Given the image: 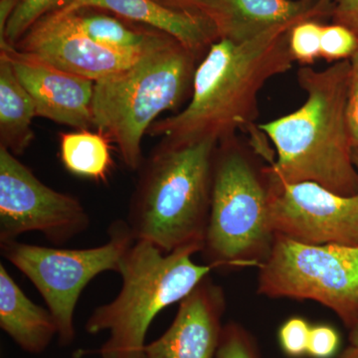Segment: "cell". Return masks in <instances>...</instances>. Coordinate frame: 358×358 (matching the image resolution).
I'll return each instance as SVG.
<instances>
[{"instance_id":"obj_10","label":"cell","mask_w":358,"mask_h":358,"mask_svg":"<svg viewBox=\"0 0 358 358\" xmlns=\"http://www.w3.org/2000/svg\"><path fill=\"white\" fill-rule=\"evenodd\" d=\"M268 218L275 236L303 244L358 246V193L343 196L312 181L268 179Z\"/></svg>"},{"instance_id":"obj_14","label":"cell","mask_w":358,"mask_h":358,"mask_svg":"<svg viewBox=\"0 0 358 358\" xmlns=\"http://www.w3.org/2000/svg\"><path fill=\"white\" fill-rule=\"evenodd\" d=\"M85 8L105 9L150 26L176 40L199 57L205 55L219 39L217 28L208 16L169 8L155 0H74L58 13H74Z\"/></svg>"},{"instance_id":"obj_27","label":"cell","mask_w":358,"mask_h":358,"mask_svg":"<svg viewBox=\"0 0 358 358\" xmlns=\"http://www.w3.org/2000/svg\"><path fill=\"white\" fill-rule=\"evenodd\" d=\"M333 15L336 23L350 28L358 35V0H336Z\"/></svg>"},{"instance_id":"obj_17","label":"cell","mask_w":358,"mask_h":358,"mask_svg":"<svg viewBox=\"0 0 358 358\" xmlns=\"http://www.w3.org/2000/svg\"><path fill=\"white\" fill-rule=\"evenodd\" d=\"M36 115L31 96L0 54V145L16 157L22 155L34 138L31 124Z\"/></svg>"},{"instance_id":"obj_2","label":"cell","mask_w":358,"mask_h":358,"mask_svg":"<svg viewBox=\"0 0 358 358\" xmlns=\"http://www.w3.org/2000/svg\"><path fill=\"white\" fill-rule=\"evenodd\" d=\"M350 78V60L324 70L303 66L298 71L305 103L293 113L259 124L277 155L264 167L268 179L312 181L343 196L357 194L358 171L346 115Z\"/></svg>"},{"instance_id":"obj_24","label":"cell","mask_w":358,"mask_h":358,"mask_svg":"<svg viewBox=\"0 0 358 358\" xmlns=\"http://www.w3.org/2000/svg\"><path fill=\"white\" fill-rule=\"evenodd\" d=\"M312 327L300 317H291L282 324L279 331L280 345L282 352L292 358L308 355V338Z\"/></svg>"},{"instance_id":"obj_9","label":"cell","mask_w":358,"mask_h":358,"mask_svg":"<svg viewBox=\"0 0 358 358\" xmlns=\"http://www.w3.org/2000/svg\"><path fill=\"white\" fill-rule=\"evenodd\" d=\"M91 219L77 197L42 182L0 145V242L38 232L60 246L88 229Z\"/></svg>"},{"instance_id":"obj_13","label":"cell","mask_w":358,"mask_h":358,"mask_svg":"<svg viewBox=\"0 0 358 358\" xmlns=\"http://www.w3.org/2000/svg\"><path fill=\"white\" fill-rule=\"evenodd\" d=\"M225 310L223 289L207 275L180 301L166 333L147 343L143 358H215Z\"/></svg>"},{"instance_id":"obj_19","label":"cell","mask_w":358,"mask_h":358,"mask_svg":"<svg viewBox=\"0 0 358 358\" xmlns=\"http://www.w3.org/2000/svg\"><path fill=\"white\" fill-rule=\"evenodd\" d=\"M80 31L90 39L112 50L122 53L143 55L145 52L162 43L169 35L162 32H143L131 29L128 26L108 15H84L69 13Z\"/></svg>"},{"instance_id":"obj_18","label":"cell","mask_w":358,"mask_h":358,"mask_svg":"<svg viewBox=\"0 0 358 358\" xmlns=\"http://www.w3.org/2000/svg\"><path fill=\"white\" fill-rule=\"evenodd\" d=\"M110 141L105 134L79 129L60 134V157L63 166L74 176L106 183L114 162Z\"/></svg>"},{"instance_id":"obj_4","label":"cell","mask_w":358,"mask_h":358,"mask_svg":"<svg viewBox=\"0 0 358 358\" xmlns=\"http://www.w3.org/2000/svg\"><path fill=\"white\" fill-rule=\"evenodd\" d=\"M199 58L167 37L128 69L95 82V128L115 143L129 171L143 164V138L157 117L192 95Z\"/></svg>"},{"instance_id":"obj_3","label":"cell","mask_w":358,"mask_h":358,"mask_svg":"<svg viewBox=\"0 0 358 358\" xmlns=\"http://www.w3.org/2000/svg\"><path fill=\"white\" fill-rule=\"evenodd\" d=\"M217 145L211 140L182 145L159 143L143 160L127 220L134 239L166 253L202 251Z\"/></svg>"},{"instance_id":"obj_25","label":"cell","mask_w":358,"mask_h":358,"mask_svg":"<svg viewBox=\"0 0 358 358\" xmlns=\"http://www.w3.org/2000/svg\"><path fill=\"white\" fill-rule=\"evenodd\" d=\"M338 333L333 327L319 324L310 329L308 355L312 358H331L338 352Z\"/></svg>"},{"instance_id":"obj_15","label":"cell","mask_w":358,"mask_h":358,"mask_svg":"<svg viewBox=\"0 0 358 358\" xmlns=\"http://www.w3.org/2000/svg\"><path fill=\"white\" fill-rule=\"evenodd\" d=\"M327 6L322 0H212L207 16L219 38L244 42L279 26L312 20Z\"/></svg>"},{"instance_id":"obj_26","label":"cell","mask_w":358,"mask_h":358,"mask_svg":"<svg viewBox=\"0 0 358 358\" xmlns=\"http://www.w3.org/2000/svg\"><path fill=\"white\" fill-rule=\"evenodd\" d=\"M350 60V78L346 115H348L353 147L358 150V51Z\"/></svg>"},{"instance_id":"obj_16","label":"cell","mask_w":358,"mask_h":358,"mask_svg":"<svg viewBox=\"0 0 358 358\" xmlns=\"http://www.w3.org/2000/svg\"><path fill=\"white\" fill-rule=\"evenodd\" d=\"M0 329L23 352L40 355L58 336L55 317L33 303L0 264Z\"/></svg>"},{"instance_id":"obj_12","label":"cell","mask_w":358,"mask_h":358,"mask_svg":"<svg viewBox=\"0 0 358 358\" xmlns=\"http://www.w3.org/2000/svg\"><path fill=\"white\" fill-rule=\"evenodd\" d=\"M0 54L8 59L31 96L37 117L78 129L95 128L92 109L95 82L59 70L7 43L0 44Z\"/></svg>"},{"instance_id":"obj_8","label":"cell","mask_w":358,"mask_h":358,"mask_svg":"<svg viewBox=\"0 0 358 358\" xmlns=\"http://www.w3.org/2000/svg\"><path fill=\"white\" fill-rule=\"evenodd\" d=\"M258 293L317 301L352 329L358 324V246L275 236L270 257L259 267Z\"/></svg>"},{"instance_id":"obj_11","label":"cell","mask_w":358,"mask_h":358,"mask_svg":"<svg viewBox=\"0 0 358 358\" xmlns=\"http://www.w3.org/2000/svg\"><path fill=\"white\" fill-rule=\"evenodd\" d=\"M14 47L59 70L94 82L128 69L143 55L103 47L80 31L69 14L58 13L35 23Z\"/></svg>"},{"instance_id":"obj_21","label":"cell","mask_w":358,"mask_h":358,"mask_svg":"<svg viewBox=\"0 0 358 358\" xmlns=\"http://www.w3.org/2000/svg\"><path fill=\"white\" fill-rule=\"evenodd\" d=\"M324 26L313 20H301L289 33V48L294 61L312 65L320 58V40Z\"/></svg>"},{"instance_id":"obj_31","label":"cell","mask_w":358,"mask_h":358,"mask_svg":"<svg viewBox=\"0 0 358 358\" xmlns=\"http://www.w3.org/2000/svg\"><path fill=\"white\" fill-rule=\"evenodd\" d=\"M324 1L327 2V3H329V2H331V0H324Z\"/></svg>"},{"instance_id":"obj_22","label":"cell","mask_w":358,"mask_h":358,"mask_svg":"<svg viewBox=\"0 0 358 358\" xmlns=\"http://www.w3.org/2000/svg\"><path fill=\"white\" fill-rule=\"evenodd\" d=\"M358 51V35L345 25L324 26L320 40V57L327 62L350 60Z\"/></svg>"},{"instance_id":"obj_1","label":"cell","mask_w":358,"mask_h":358,"mask_svg":"<svg viewBox=\"0 0 358 358\" xmlns=\"http://www.w3.org/2000/svg\"><path fill=\"white\" fill-rule=\"evenodd\" d=\"M282 25L244 42L219 38L197 65L188 105L157 120L148 134L171 145L234 138L238 129L258 117V94L271 78L288 72L294 62L289 33Z\"/></svg>"},{"instance_id":"obj_23","label":"cell","mask_w":358,"mask_h":358,"mask_svg":"<svg viewBox=\"0 0 358 358\" xmlns=\"http://www.w3.org/2000/svg\"><path fill=\"white\" fill-rule=\"evenodd\" d=\"M215 358H261L255 338L241 324H224Z\"/></svg>"},{"instance_id":"obj_28","label":"cell","mask_w":358,"mask_h":358,"mask_svg":"<svg viewBox=\"0 0 358 358\" xmlns=\"http://www.w3.org/2000/svg\"><path fill=\"white\" fill-rule=\"evenodd\" d=\"M162 6L186 13L204 14L207 16L212 0H155Z\"/></svg>"},{"instance_id":"obj_30","label":"cell","mask_w":358,"mask_h":358,"mask_svg":"<svg viewBox=\"0 0 358 358\" xmlns=\"http://www.w3.org/2000/svg\"><path fill=\"white\" fill-rule=\"evenodd\" d=\"M350 331L348 348L339 358H358V324Z\"/></svg>"},{"instance_id":"obj_29","label":"cell","mask_w":358,"mask_h":358,"mask_svg":"<svg viewBox=\"0 0 358 358\" xmlns=\"http://www.w3.org/2000/svg\"><path fill=\"white\" fill-rule=\"evenodd\" d=\"M20 2V0H0V40L3 38L7 22Z\"/></svg>"},{"instance_id":"obj_20","label":"cell","mask_w":358,"mask_h":358,"mask_svg":"<svg viewBox=\"0 0 358 358\" xmlns=\"http://www.w3.org/2000/svg\"><path fill=\"white\" fill-rule=\"evenodd\" d=\"M74 0H20V4L7 22L0 44L15 46L35 23L69 6Z\"/></svg>"},{"instance_id":"obj_5","label":"cell","mask_w":358,"mask_h":358,"mask_svg":"<svg viewBox=\"0 0 358 358\" xmlns=\"http://www.w3.org/2000/svg\"><path fill=\"white\" fill-rule=\"evenodd\" d=\"M196 253L199 252L193 248L166 253L150 242L136 240L122 260L119 294L95 308L87 320V333L109 334L94 355L143 358L148 329L157 315L180 303L213 270L193 262Z\"/></svg>"},{"instance_id":"obj_7","label":"cell","mask_w":358,"mask_h":358,"mask_svg":"<svg viewBox=\"0 0 358 358\" xmlns=\"http://www.w3.org/2000/svg\"><path fill=\"white\" fill-rule=\"evenodd\" d=\"M108 237L105 244L87 249L0 242L1 255L32 282L55 317L60 345H72L76 336L75 310L82 292L96 275L119 274L122 258L136 242L127 221L110 224Z\"/></svg>"},{"instance_id":"obj_6","label":"cell","mask_w":358,"mask_h":358,"mask_svg":"<svg viewBox=\"0 0 358 358\" xmlns=\"http://www.w3.org/2000/svg\"><path fill=\"white\" fill-rule=\"evenodd\" d=\"M275 236L268 218V185L264 169L233 140L218 143L214 155L210 212L203 249L214 268L261 267Z\"/></svg>"}]
</instances>
